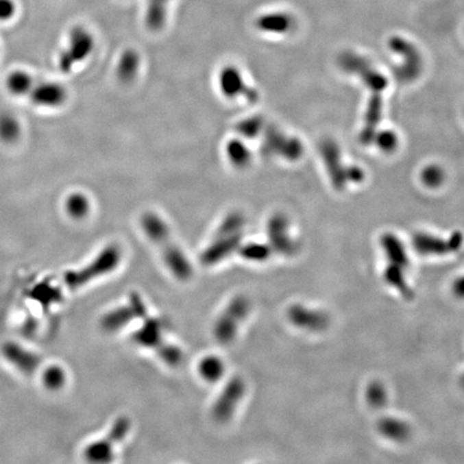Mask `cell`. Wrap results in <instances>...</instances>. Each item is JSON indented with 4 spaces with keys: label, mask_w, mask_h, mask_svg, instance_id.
I'll use <instances>...</instances> for the list:
<instances>
[{
    "label": "cell",
    "mask_w": 464,
    "mask_h": 464,
    "mask_svg": "<svg viewBox=\"0 0 464 464\" xmlns=\"http://www.w3.org/2000/svg\"><path fill=\"white\" fill-rule=\"evenodd\" d=\"M141 225L145 234L158 246L164 262L174 276L182 281L188 280L191 276V263L171 238L166 223L157 214L149 212L142 217Z\"/></svg>",
    "instance_id": "1"
},
{
    "label": "cell",
    "mask_w": 464,
    "mask_h": 464,
    "mask_svg": "<svg viewBox=\"0 0 464 464\" xmlns=\"http://www.w3.org/2000/svg\"><path fill=\"white\" fill-rule=\"evenodd\" d=\"M7 87L12 94L27 97L41 107H60L67 98L62 85L41 81L23 71L11 73L7 79Z\"/></svg>",
    "instance_id": "2"
},
{
    "label": "cell",
    "mask_w": 464,
    "mask_h": 464,
    "mask_svg": "<svg viewBox=\"0 0 464 464\" xmlns=\"http://www.w3.org/2000/svg\"><path fill=\"white\" fill-rule=\"evenodd\" d=\"M244 219L239 213L229 214L223 221L211 245L202 255V261L206 265L219 262L232 252L238 249L242 236Z\"/></svg>",
    "instance_id": "3"
},
{
    "label": "cell",
    "mask_w": 464,
    "mask_h": 464,
    "mask_svg": "<svg viewBox=\"0 0 464 464\" xmlns=\"http://www.w3.org/2000/svg\"><path fill=\"white\" fill-rule=\"evenodd\" d=\"M382 245L388 258V266L384 272L385 281L404 297L410 295L412 291L405 280V272L408 267V256L404 246L393 234H385L382 236Z\"/></svg>",
    "instance_id": "4"
},
{
    "label": "cell",
    "mask_w": 464,
    "mask_h": 464,
    "mask_svg": "<svg viewBox=\"0 0 464 464\" xmlns=\"http://www.w3.org/2000/svg\"><path fill=\"white\" fill-rule=\"evenodd\" d=\"M143 326L134 333V340L140 345L156 350L159 357L170 365L181 363V350L164 339V325L158 318H144Z\"/></svg>",
    "instance_id": "5"
},
{
    "label": "cell",
    "mask_w": 464,
    "mask_h": 464,
    "mask_svg": "<svg viewBox=\"0 0 464 464\" xmlns=\"http://www.w3.org/2000/svg\"><path fill=\"white\" fill-rule=\"evenodd\" d=\"M121 261V251L117 245L108 246L99 255L85 268L81 270L69 271L65 273L64 281L71 289L82 287L94 278L105 276L117 268Z\"/></svg>",
    "instance_id": "6"
},
{
    "label": "cell",
    "mask_w": 464,
    "mask_h": 464,
    "mask_svg": "<svg viewBox=\"0 0 464 464\" xmlns=\"http://www.w3.org/2000/svg\"><path fill=\"white\" fill-rule=\"evenodd\" d=\"M249 313V301L244 295L231 300L214 327V337L221 344H229L236 338L239 327Z\"/></svg>",
    "instance_id": "7"
},
{
    "label": "cell",
    "mask_w": 464,
    "mask_h": 464,
    "mask_svg": "<svg viewBox=\"0 0 464 464\" xmlns=\"http://www.w3.org/2000/svg\"><path fill=\"white\" fill-rule=\"evenodd\" d=\"M94 49V38L84 27L77 26L70 32L69 42L58 60V67L64 73L71 71L77 62L90 56Z\"/></svg>",
    "instance_id": "8"
},
{
    "label": "cell",
    "mask_w": 464,
    "mask_h": 464,
    "mask_svg": "<svg viewBox=\"0 0 464 464\" xmlns=\"http://www.w3.org/2000/svg\"><path fill=\"white\" fill-rule=\"evenodd\" d=\"M130 430V420L127 417H119L110 430L107 437L101 441L94 443L85 450V458L88 461L105 463L111 461L115 445L119 444Z\"/></svg>",
    "instance_id": "9"
},
{
    "label": "cell",
    "mask_w": 464,
    "mask_h": 464,
    "mask_svg": "<svg viewBox=\"0 0 464 464\" xmlns=\"http://www.w3.org/2000/svg\"><path fill=\"white\" fill-rule=\"evenodd\" d=\"M147 315V308L139 295L132 293L130 302L126 306L111 310L102 318L101 326L106 331H117L132 323L136 318H143Z\"/></svg>",
    "instance_id": "10"
},
{
    "label": "cell",
    "mask_w": 464,
    "mask_h": 464,
    "mask_svg": "<svg viewBox=\"0 0 464 464\" xmlns=\"http://www.w3.org/2000/svg\"><path fill=\"white\" fill-rule=\"evenodd\" d=\"M245 393V384L240 378H234L223 388L213 407V415L217 422H227L232 417L239 403Z\"/></svg>",
    "instance_id": "11"
},
{
    "label": "cell",
    "mask_w": 464,
    "mask_h": 464,
    "mask_svg": "<svg viewBox=\"0 0 464 464\" xmlns=\"http://www.w3.org/2000/svg\"><path fill=\"white\" fill-rule=\"evenodd\" d=\"M462 243L463 236L459 232L452 234L450 240L426 234H417L414 238L415 249L422 255H446L458 251Z\"/></svg>",
    "instance_id": "12"
},
{
    "label": "cell",
    "mask_w": 464,
    "mask_h": 464,
    "mask_svg": "<svg viewBox=\"0 0 464 464\" xmlns=\"http://www.w3.org/2000/svg\"><path fill=\"white\" fill-rule=\"evenodd\" d=\"M219 85L221 92L226 97H244L252 102L256 101L258 98L257 93L246 84L243 77L236 68H225L219 75Z\"/></svg>",
    "instance_id": "13"
},
{
    "label": "cell",
    "mask_w": 464,
    "mask_h": 464,
    "mask_svg": "<svg viewBox=\"0 0 464 464\" xmlns=\"http://www.w3.org/2000/svg\"><path fill=\"white\" fill-rule=\"evenodd\" d=\"M3 354L5 359L14 365L18 370L26 375H33L37 372L42 359L37 354L25 350L14 342H7L3 344Z\"/></svg>",
    "instance_id": "14"
},
{
    "label": "cell",
    "mask_w": 464,
    "mask_h": 464,
    "mask_svg": "<svg viewBox=\"0 0 464 464\" xmlns=\"http://www.w3.org/2000/svg\"><path fill=\"white\" fill-rule=\"evenodd\" d=\"M288 318L297 327L310 331L323 330L329 323V318L323 312L310 310L299 304L289 308Z\"/></svg>",
    "instance_id": "15"
},
{
    "label": "cell",
    "mask_w": 464,
    "mask_h": 464,
    "mask_svg": "<svg viewBox=\"0 0 464 464\" xmlns=\"http://www.w3.org/2000/svg\"><path fill=\"white\" fill-rule=\"evenodd\" d=\"M263 147H266L268 151L281 154V156H285L289 159H295L300 156L301 147L298 140L287 137L274 128H271L267 132V138Z\"/></svg>",
    "instance_id": "16"
},
{
    "label": "cell",
    "mask_w": 464,
    "mask_h": 464,
    "mask_svg": "<svg viewBox=\"0 0 464 464\" xmlns=\"http://www.w3.org/2000/svg\"><path fill=\"white\" fill-rule=\"evenodd\" d=\"M269 238L274 249L282 254L291 255L295 253V243L288 232V223L283 216H274L268 226Z\"/></svg>",
    "instance_id": "17"
},
{
    "label": "cell",
    "mask_w": 464,
    "mask_h": 464,
    "mask_svg": "<svg viewBox=\"0 0 464 464\" xmlns=\"http://www.w3.org/2000/svg\"><path fill=\"white\" fill-rule=\"evenodd\" d=\"M256 26L266 33L285 34L293 27V18L286 13H268L261 15Z\"/></svg>",
    "instance_id": "18"
},
{
    "label": "cell",
    "mask_w": 464,
    "mask_h": 464,
    "mask_svg": "<svg viewBox=\"0 0 464 464\" xmlns=\"http://www.w3.org/2000/svg\"><path fill=\"white\" fill-rule=\"evenodd\" d=\"M169 3L170 0H149L145 22L149 29L158 32L164 27Z\"/></svg>",
    "instance_id": "19"
},
{
    "label": "cell",
    "mask_w": 464,
    "mask_h": 464,
    "mask_svg": "<svg viewBox=\"0 0 464 464\" xmlns=\"http://www.w3.org/2000/svg\"><path fill=\"white\" fill-rule=\"evenodd\" d=\"M378 430L384 437L395 442H403L410 435V427L406 422L398 418H382L378 424Z\"/></svg>",
    "instance_id": "20"
},
{
    "label": "cell",
    "mask_w": 464,
    "mask_h": 464,
    "mask_svg": "<svg viewBox=\"0 0 464 464\" xmlns=\"http://www.w3.org/2000/svg\"><path fill=\"white\" fill-rule=\"evenodd\" d=\"M139 55L134 51H126L119 60L117 75L124 82H130L139 70Z\"/></svg>",
    "instance_id": "21"
},
{
    "label": "cell",
    "mask_w": 464,
    "mask_h": 464,
    "mask_svg": "<svg viewBox=\"0 0 464 464\" xmlns=\"http://www.w3.org/2000/svg\"><path fill=\"white\" fill-rule=\"evenodd\" d=\"M200 374L204 380L209 382H216L221 378V375L225 372V365L219 358L210 356L204 358L200 365H199Z\"/></svg>",
    "instance_id": "22"
},
{
    "label": "cell",
    "mask_w": 464,
    "mask_h": 464,
    "mask_svg": "<svg viewBox=\"0 0 464 464\" xmlns=\"http://www.w3.org/2000/svg\"><path fill=\"white\" fill-rule=\"evenodd\" d=\"M21 127L18 119L11 114L0 115V139L11 143L20 137Z\"/></svg>",
    "instance_id": "23"
},
{
    "label": "cell",
    "mask_w": 464,
    "mask_h": 464,
    "mask_svg": "<svg viewBox=\"0 0 464 464\" xmlns=\"http://www.w3.org/2000/svg\"><path fill=\"white\" fill-rule=\"evenodd\" d=\"M66 210L73 219H83L90 211V202L84 195L75 193L68 197Z\"/></svg>",
    "instance_id": "24"
},
{
    "label": "cell",
    "mask_w": 464,
    "mask_h": 464,
    "mask_svg": "<svg viewBox=\"0 0 464 464\" xmlns=\"http://www.w3.org/2000/svg\"><path fill=\"white\" fill-rule=\"evenodd\" d=\"M227 153H228L230 162L240 168L247 166L251 160V153L249 149H246L245 145L238 140L229 142L227 145Z\"/></svg>",
    "instance_id": "25"
},
{
    "label": "cell",
    "mask_w": 464,
    "mask_h": 464,
    "mask_svg": "<svg viewBox=\"0 0 464 464\" xmlns=\"http://www.w3.org/2000/svg\"><path fill=\"white\" fill-rule=\"evenodd\" d=\"M65 373L62 371V367H56V365L47 367L45 375H43V382H45V386L52 390L62 388V385L65 384Z\"/></svg>",
    "instance_id": "26"
},
{
    "label": "cell",
    "mask_w": 464,
    "mask_h": 464,
    "mask_svg": "<svg viewBox=\"0 0 464 464\" xmlns=\"http://www.w3.org/2000/svg\"><path fill=\"white\" fill-rule=\"evenodd\" d=\"M367 402L372 406L382 407L387 401V391L380 382H372L367 390Z\"/></svg>",
    "instance_id": "27"
},
{
    "label": "cell",
    "mask_w": 464,
    "mask_h": 464,
    "mask_svg": "<svg viewBox=\"0 0 464 464\" xmlns=\"http://www.w3.org/2000/svg\"><path fill=\"white\" fill-rule=\"evenodd\" d=\"M242 256L249 260H265L270 255L268 246L262 244L252 243L246 245L241 251Z\"/></svg>",
    "instance_id": "28"
},
{
    "label": "cell",
    "mask_w": 464,
    "mask_h": 464,
    "mask_svg": "<svg viewBox=\"0 0 464 464\" xmlns=\"http://www.w3.org/2000/svg\"><path fill=\"white\" fill-rule=\"evenodd\" d=\"M262 130V121L259 117L245 119L238 125V132L244 137L254 138Z\"/></svg>",
    "instance_id": "29"
},
{
    "label": "cell",
    "mask_w": 464,
    "mask_h": 464,
    "mask_svg": "<svg viewBox=\"0 0 464 464\" xmlns=\"http://www.w3.org/2000/svg\"><path fill=\"white\" fill-rule=\"evenodd\" d=\"M444 173L442 170L439 169V167L431 166L428 167L427 169L422 173V179L429 186H437L442 183Z\"/></svg>",
    "instance_id": "30"
},
{
    "label": "cell",
    "mask_w": 464,
    "mask_h": 464,
    "mask_svg": "<svg viewBox=\"0 0 464 464\" xmlns=\"http://www.w3.org/2000/svg\"><path fill=\"white\" fill-rule=\"evenodd\" d=\"M18 11L15 0H0V22H8L14 18Z\"/></svg>",
    "instance_id": "31"
},
{
    "label": "cell",
    "mask_w": 464,
    "mask_h": 464,
    "mask_svg": "<svg viewBox=\"0 0 464 464\" xmlns=\"http://www.w3.org/2000/svg\"><path fill=\"white\" fill-rule=\"evenodd\" d=\"M452 291L458 298L464 299V276L457 278L452 284Z\"/></svg>",
    "instance_id": "32"
},
{
    "label": "cell",
    "mask_w": 464,
    "mask_h": 464,
    "mask_svg": "<svg viewBox=\"0 0 464 464\" xmlns=\"http://www.w3.org/2000/svg\"><path fill=\"white\" fill-rule=\"evenodd\" d=\"M461 382H462V386H463V388H464V374H463V376H462Z\"/></svg>",
    "instance_id": "33"
}]
</instances>
